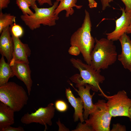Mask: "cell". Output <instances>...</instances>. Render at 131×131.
Segmentation results:
<instances>
[{"label": "cell", "instance_id": "obj_28", "mask_svg": "<svg viewBox=\"0 0 131 131\" xmlns=\"http://www.w3.org/2000/svg\"><path fill=\"white\" fill-rule=\"evenodd\" d=\"M102 6V9L104 10L106 8L110 6L109 3L113 0H100Z\"/></svg>", "mask_w": 131, "mask_h": 131}, {"label": "cell", "instance_id": "obj_35", "mask_svg": "<svg viewBox=\"0 0 131 131\" xmlns=\"http://www.w3.org/2000/svg\"><path fill=\"white\" fill-rule=\"evenodd\" d=\"M129 118L130 121H131V106L130 107L129 111Z\"/></svg>", "mask_w": 131, "mask_h": 131}, {"label": "cell", "instance_id": "obj_19", "mask_svg": "<svg viewBox=\"0 0 131 131\" xmlns=\"http://www.w3.org/2000/svg\"><path fill=\"white\" fill-rule=\"evenodd\" d=\"M16 17L9 13L0 12V33L6 27L11 26L16 21Z\"/></svg>", "mask_w": 131, "mask_h": 131}, {"label": "cell", "instance_id": "obj_24", "mask_svg": "<svg viewBox=\"0 0 131 131\" xmlns=\"http://www.w3.org/2000/svg\"><path fill=\"white\" fill-rule=\"evenodd\" d=\"M126 129L125 126L121 125L119 123L114 124L111 131H125Z\"/></svg>", "mask_w": 131, "mask_h": 131}, {"label": "cell", "instance_id": "obj_1", "mask_svg": "<svg viewBox=\"0 0 131 131\" xmlns=\"http://www.w3.org/2000/svg\"><path fill=\"white\" fill-rule=\"evenodd\" d=\"M96 44L90 54V65L98 72L107 69L117 58L116 47L113 41L106 38H95Z\"/></svg>", "mask_w": 131, "mask_h": 131}, {"label": "cell", "instance_id": "obj_11", "mask_svg": "<svg viewBox=\"0 0 131 131\" xmlns=\"http://www.w3.org/2000/svg\"><path fill=\"white\" fill-rule=\"evenodd\" d=\"M14 43L12 58L11 61L14 63L25 62L29 64L28 59L31 54V50L28 45L23 43L19 37L11 33Z\"/></svg>", "mask_w": 131, "mask_h": 131}, {"label": "cell", "instance_id": "obj_25", "mask_svg": "<svg viewBox=\"0 0 131 131\" xmlns=\"http://www.w3.org/2000/svg\"><path fill=\"white\" fill-rule=\"evenodd\" d=\"M68 52L70 54L75 56L78 55L80 52L79 49L75 46H71L68 50Z\"/></svg>", "mask_w": 131, "mask_h": 131}, {"label": "cell", "instance_id": "obj_17", "mask_svg": "<svg viewBox=\"0 0 131 131\" xmlns=\"http://www.w3.org/2000/svg\"><path fill=\"white\" fill-rule=\"evenodd\" d=\"M60 1V3L55 11V14L58 16L59 14L63 10L66 11V17H68L69 16L72 15L74 12V10L73 8L75 7L77 9H80L82 5H77L76 3L77 0H56Z\"/></svg>", "mask_w": 131, "mask_h": 131}, {"label": "cell", "instance_id": "obj_3", "mask_svg": "<svg viewBox=\"0 0 131 131\" xmlns=\"http://www.w3.org/2000/svg\"><path fill=\"white\" fill-rule=\"evenodd\" d=\"M70 60L73 66L77 69L80 73L70 78L72 82L76 84V87L77 88L87 84L91 86L92 90L95 92L99 91L103 96L105 94L101 90L99 84L105 80L104 76L95 70L90 65L84 63L80 59L72 58Z\"/></svg>", "mask_w": 131, "mask_h": 131}, {"label": "cell", "instance_id": "obj_31", "mask_svg": "<svg viewBox=\"0 0 131 131\" xmlns=\"http://www.w3.org/2000/svg\"><path fill=\"white\" fill-rule=\"evenodd\" d=\"M57 123L59 127L58 131H69L68 129L63 124L60 123L59 120L57 122Z\"/></svg>", "mask_w": 131, "mask_h": 131}, {"label": "cell", "instance_id": "obj_9", "mask_svg": "<svg viewBox=\"0 0 131 131\" xmlns=\"http://www.w3.org/2000/svg\"><path fill=\"white\" fill-rule=\"evenodd\" d=\"M122 14L115 21V29L113 32L106 33L107 38L113 41L119 40L120 37L126 33L127 30L131 24V13L126 12L124 8L121 7Z\"/></svg>", "mask_w": 131, "mask_h": 131}, {"label": "cell", "instance_id": "obj_16", "mask_svg": "<svg viewBox=\"0 0 131 131\" xmlns=\"http://www.w3.org/2000/svg\"><path fill=\"white\" fill-rule=\"evenodd\" d=\"M14 111L9 106L0 102V131L15 123Z\"/></svg>", "mask_w": 131, "mask_h": 131}, {"label": "cell", "instance_id": "obj_12", "mask_svg": "<svg viewBox=\"0 0 131 131\" xmlns=\"http://www.w3.org/2000/svg\"><path fill=\"white\" fill-rule=\"evenodd\" d=\"M13 72L17 78L25 85L29 96L31 90L33 81L31 78V71L29 64L25 62H15L11 66Z\"/></svg>", "mask_w": 131, "mask_h": 131}, {"label": "cell", "instance_id": "obj_8", "mask_svg": "<svg viewBox=\"0 0 131 131\" xmlns=\"http://www.w3.org/2000/svg\"><path fill=\"white\" fill-rule=\"evenodd\" d=\"M55 108L52 103L49 104L45 107H41L34 112H28L21 118V122L26 125L33 123H39L44 125L45 130L47 129V125L51 126L52 119L54 117Z\"/></svg>", "mask_w": 131, "mask_h": 131}, {"label": "cell", "instance_id": "obj_32", "mask_svg": "<svg viewBox=\"0 0 131 131\" xmlns=\"http://www.w3.org/2000/svg\"><path fill=\"white\" fill-rule=\"evenodd\" d=\"M89 2L88 6L91 8H96L97 3L95 0H88Z\"/></svg>", "mask_w": 131, "mask_h": 131}, {"label": "cell", "instance_id": "obj_15", "mask_svg": "<svg viewBox=\"0 0 131 131\" xmlns=\"http://www.w3.org/2000/svg\"><path fill=\"white\" fill-rule=\"evenodd\" d=\"M65 94L69 102L74 110L73 115L74 121L76 122L79 119L81 123H83L85 120L83 113V104L82 99L80 97L76 98L69 87L66 88Z\"/></svg>", "mask_w": 131, "mask_h": 131}, {"label": "cell", "instance_id": "obj_20", "mask_svg": "<svg viewBox=\"0 0 131 131\" xmlns=\"http://www.w3.org/2000/svg\"><path fill=\"white\" fill-rule=\"evenodd\" d=\"M16 4L22 12L23 14L32 15L34 13L30 9V4L24 0H16Z\"/></svg>", "mask_w": 131, "mask_h": 131}, {"label": "cell", "instance_id": "obj_21", "mask_svg": "<svg viewBox=\"0 0 131 131\" xmlns=\"http://www.w3.org/2000/svg\"><path fill=\"white\" fill-rule=\"evenodd\" d=\"M10 29L11 33L16 37H20L24 34V31L22 27L15 23L10 26Z\"/></svg>", "mask_w": 131, "mask_h": 131}, {"label": "cell", "instance_id": "obj_5", "mask_svg": "<svg viewBox=\"0 0 131 131\" xmlns=\"http://www.w3.org/2000/svg\"><path fill=\"white\" fill-rule=\"evenodd\" d=\"M59 1H56L51 7L40 8L36 6L33 9L35 13L32 15L23 14L20 16L22 20L31 30L38 28L41 25L53 26L56 24L59 19L55 14V11L58 5Z\"/></svg>", "mask_w": 131, "mask_h": 131}, {"label": "cell", "instance_id": "obj_14", "mask_svg": "<svg viewBox=\"0 0 131 131\" xmlns=\"http://www.w3.org/2000/svg\"><path fill=\"white\" fill-rule=\"evenodd\" d=\"M121 43L122 51L118 56V59L124 68L131 72V40L125 33L119 40Z\"/></svg>", "mask_w": 131, "mask_h": 131}, {"label": "cell", "instance_id": "obj_30", "mask_svg": "<svg viewBox=\"0 0 131 131\" xmlns=\"http://www.w3.org/2000/svg\"><path fill=\"white\" fill-rule=\"evenodd\" d=\"M40 6L43 5L45 3L48 4L49 5L52 6L53 4L51 0H36Z\"/></svg>", "mask_w": 131, "mask_h": 131}, {"label": "cell", "instance_id": "obj_10", "mask_svg": "<svg viewBox=\"0 0 131 131\" xmlns=\"http://www.w3.org/2000/svg\"><path fill=\"white\" fill-rule=\"evenodd\" d=\"M70 84L77 92L83 101L84 109L83 113V118L85 120H87L89 115L94 111L96 108L95 105L93 104L92 101L95 92L90 94V91L91 87L88 84L78 87V90L75 88L72 84Z\"/></svg>", "mask_w": 131, "mask_h": 131}, {"label": "cell", "instance_id": "obj_34", "mask_svg": "<svg viewBox=\"0 0 131 131\" xmlns=\"http://www.w3.org/2000/svg\"><path fill=\"white\" fill-rule=\"evenodd\" d=\"M126 33L127 34H131V24L128 27Z\"/></svg>", "mask_w": 131, "mask_h": 131}, {"label": "cell", "instance_id": "obj_2", "mask_svg": "<svg viewBox=\"0 0 131 131\" xmlns=\"http://www.w3.org/2000/svg\"><path fill=\"white\" fill-rule=\"evenodd\" d=\"M85 16L81 27L71 35V46H75L79 49L86 64L90 65L91 53L93 49L95 38L91 34L92 24L89 12L85 10Z\"/></svg>", "mask_w": 131, "mask_h": 131}, {"label": "cell", "instance_id": "obj_29", "mask_svg": "<svg viewBox=\"0 0 131 131\" xmlns=\"http://www.w3.org/2000/svg\"><path fill=\"white\" fill-rule=\"evenodd\" d=\"M10 0H0V10L7 8L10 2Z\"/></svg>", "mask_w": 131, "mask_h": 131}, {"label": "cell", "instance_id": "obj_22", "mask_svg": "<svg viewBox=\"0 0 131 131\" xmlns=\"http://www.w3.org/2000/svg\"><path fill=\"white\" fill-rule=\"evenodd\" d=\"M55 107L58 111L60 112H64L67 110L68 106L67 103L65 101L58 100L55 102Z\"/></svg>", "mask_w": 131, "mask_h": 131}, {"label": "cell", "instance_id": "obj_26", "mask_svg": "<svg viewBox=\"0 0 131 131\" xmlns=\"http://www.w3.org/2000/svg\"><path fill=\"white\" fill-rule=\"evenodd\" d=\"M24 131L23 128L21 126L14 127L10 126L3 129L2 131Z\"/></svg>", "mask_w": 131, "mask_h": 131}, {"label": "cell", "instance_id": "obj_7", "mask_svg": "<svg viewBox=\"0 0 131 131\" xmlns=\"http://www.w3.org/2000/svg\"><path fill=\"white\" fill-rule=\"evenodd\" d=\"M109 112L112 117L124 116L129 117V111L131 106V99L128 98L124 90H120L112 96L105 95Z\"/></svg>", "mask_w": 131, "mask_h": 131}, {"label": "cell", "instance_id": "obj_18", "mask_svg": "<svg viewBox=\"0 0 131 131\" xmlns=\"http://www.w3.org/2000/svg\"><path fill=\"white\" fill-rule=\"evenodd\" d=\"M4 57L2 56L0 60V86L8 83L10 78L15 76L11 66L6 62Z\"/></svg>", "mask_w": 131, "mask_h": 131}, {"label": "cell", "instance_id": "obj_6", "mask_svg": "<svg viewBox=\"0 0 131 131\" xmlns=\"http://www.w3.org/2000/svg\"><path fill=\"white\" fill-rule=\"evenodd\" d=\"M94 104L96 108L90 115L89 118L85 120L92 131H109L112 117L107 103L103 99H99Z\"/></svg>", "mask_w": 131, "mask_h": 131}, {"label": "cell", "instance_id": "obj_13", "mask_svg": "<svg viewBox=\"0 0 131 131\" xmlns=\"http://www.w3.org/2000/svg\"><path fill=\"white\" fill-rule=\"evenodd\" d=\"M10 27H7L2 31L0 37V52L2 56L5 57L9 64L12 58L14 43Z\"/></svg>", "mask_w": 131, "mask_h": 131}, {"label": "cell", "instance_id": "obj_23", "mask_svg": "<svg viewBox=\"0 0 131 131\" xmlns=\"http://www.w3.org/2000/svg\"><path fill=\"white\" fill-rule=\"evenodd\" d=\"M73 131H92L91 128L87 123L81 122L78 124L76 129Z\"/></svg>", "mask_w": 131, "mask_h": 131}, {"label": "cell", "instance_id": "obj_33", "mask_svg": "<svg viewBox=\"0 0 131 131\" xmlns=\"http://www.w3.org/2000/svg\"><path fill=\"white\" fill-rule=\"evenodd\" d=\"M27 2L31 5L32 8L34 9V8L37 6L36 3V0H24Z\"/></svg>", "mask_w": 131, "mask_h": 131}, {"label": "cell", "instance_id": "obj_27", "mask_svg": "<svg viewBox=\"0 0 131 131\" xmlns=\"http://www.w3.org/2000/svg\"><path fill=\"white\" fill-rule=\"evenodd\" d=\"M121 0L125 5V11L126 12H130L131 13V0Z\"/></svg>", "mask_w": 131, "mask_h": 131}, {"label": "cell", "instance_id": "obj_4", "mask_svg": "<svg viewBox=\"0 0 131 131\" xmlns=\"http://www.w3.org/2000/svg\"><path fill=\"white\" fill-rule=\"evenodd\" d=\"M28 98L25 90L16 83L8 82L0 86V101L18 112L26 105Z\"/></svg>", "mask_w": 131, "mask_h": 131}]
</instances>
